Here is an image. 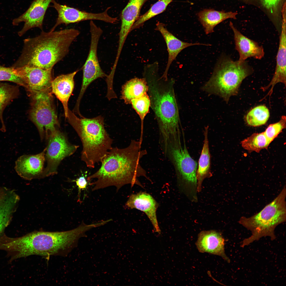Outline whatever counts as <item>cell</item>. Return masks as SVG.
Here are the masks:
<instances>
[{
	"label": "cell",
	"mask_w": 286,
	"mask_h": 286,
	"mask_svg": "<svg viewBox=\"0 0 286 286\" xmlns=\"http://www.w3.org/2000/svg\"><path fill=\"white\" fill-rule=\"evenodd\" d=\"M181 134L169 138L162 150L173 166L180 190L191 202H196L198 164L188 152L184 136L182 143Z\"/></svg>",
	"instance_id": "8"
},
{
	"label": "cell",
	"mask_w": 286,
	"mask_h": 286,
	"mask_svg": "<svg viewBox=\"0 0 286 286\" xmlns=\"http://www.w3.org/2000/svg\"><path fill=\"white\" fill-rule=\"evenodd\" d=\"M286 188L285 186L277 196L261 211L248 217L243 216L239 223L251 232L252 235L241 242L244 247L263 237L269 236L271 240L276 236L275 230L286 220Z\"/></svg>",
	"instance_id": "7"
},
{
	"label": "cell",
	"mask_w": 286,
	"mask_h": 286,
	"mask_svg": "<svg viewBox=\"0 0 286 286\" xmlns=\"http://www.w3.org/2000/svg\"><path fill=\"white\" fill-rule=\"evenodd\" d=\"M196 244L200 252L220 256L230 262L225 253V240L220 233L213 230L202 231L199 234Z\"/></svg>",
	"instance_id": "17"
},
{
	"label": "cell",
	"mask_w": 286,
	"mask_h": 286,
	"mask_svg": "<svg viewBox=\"0 0 286 286\" xmlns=\"http://www.w3.org/2000/svg\"><path fill=\"white\" fill-rule=\"evenodd\" d=\"M46 151V148L39 154L24 155L18 158L15 167L17 174L23 178L29 180L43 178Z\"/></svg>",
	"instance_id": "15"
},
{
	"label": "cell",
	"mask_w": 286,
	"mask_h": 286,
	"mask_svg": "<svg viewBox=\"0 0 286 286\" xmlns=\"http://www.w3.org/2000/svg\"><path fill=\"white\" fill-rule=\"evenodd\" d=\"M55 0H34L27 10L19 17L14 19L12 24L17 25L24 22L23 27L18 32L21 36L29 30L33 28H39L43 30V20L46 11L50 5Z\"/></svg>",
	"instance_id": "14"
},
{
	"label": "cell",
	"mask_w": 286,
	"mask_h": 286,
	"mask_svg": "<svg viewBox=\"0 0 286 286\" xmlns=\"http://www.w3.org/2000/svg\"><path fill=\"white\" fill-rule=\"evenodd\" d=\"M237 14L236 12L205 9L199 12L197 16L205 34H208L213 32L215 27L224 20L229 19H236Z\"/></svg>",
	"instance_id": "24"
},
{
	"label": "cell",
	"mask_w": 286,
	"mask_h": 286,
	"mask_svg": "<svg viewBox=\"0 0 286 286\" xmlns=\"http://www.w3.org/2000/svg\"><path fill=\"white\" fill-rule=\"evenodd\" d=\"M286 18L283 19L279 37V48L277 54L276 65L273 77L270 83L263 88L264 90L271 86L269 93L271 94L274 86L278 83L286 85ZM268 93V94H269Z\"/></svg>",
	"instance_id": "21"
},
{
	"label": "cell",
	"mask_w": 286,
	"mask_h": 286,
	"mask_svg": "<svg viewBox=\"0 0 286 286\" xmlns=\"http://www.w3.org/2000/svg\"><path fill=\"white\" fill-rule=\"evenodd\" d=\"M8 81L23 86L21 79L15 73L14 68L0 65V81Z\"/></svg>",
	"instance_id": "34"
},
{
	"label": "cell",
	"mask_w": 286,
	"mask_h": 286,
	"mask_svg": "<svg viewBox=\"0 0 286 286\" xmlns=\"http://www.w3.org/2000/svg\"><path fill=\"white\" fill-rule=\"evenodd\" d=\"M142 144L139 140H133L125 148L112 147L101 162L99 169L87 178L88 182L96 179L89 184L94 186L92 190L113 186L117 192L128 184L132 187L135 185L142 187L138 178L140 177L148 178L140 162L147 154L146 150L141 148Z\"/></svg>",
	"instance_id": "2"
},
{
	"label": "cell",
	"mask_w": 286,
	"mask_h": 286,
	"mask_svg": "<svg viewBox=\"0 0 286 286\" xmlns=\"http://www.w3.org/2000/svg\"><path fill=\"white\" fill-rule=\"evenodd\" d=\"M66 119L82 142L81 160L88 167L94 168L112 148L113 140L105 128L103 118H79L69 109Z\"/></svg>",
	"instance_id": "5"
},
{
	"label": "cell",
	"mask_w": 286,
	"mask_h": 286,
	"mask_svg": "<svg viewBox=\"0 0 286 286\" xmlns=\"http://www.w3.org/2000/svg\"><path fill=\"white\" fill-rule=\"evenodd\" d=\"M155 30L159 31L163 37L166 44L168 52V56L167 65L165 71L162 76L164 79H168V71L171 65L176 59L178 54L183 49L189 46L194 45L210 46V44H208L199 43H189L182 41L169 31L165 27L164 24L159 21L156 24Z\"/></svg>",
	"instance_id": "19"
},
{
	"label": "cell",
	"mask_w": 286,
	"mask_h": 286,
	"mask_svg": "<svg viewBox=\"0 0 286 286\" xmlns=\"http://www.w3.org/2000/svg\"><path fill=\"white\" fill-rule=\"evenodd\" d=\"M51 7L55 8L58 13L55 24L50 30L53 31L61 24H68L86 20H97L105 22L115 24L118 21L117 17L110 16L108 12L110 7L107 8L104 12L98 13L88 12L79 10L65 5L61 4L55 0L52 3Z\"/></svg>",
	"instance_id": "13"
},
{
	"label": "cell",
	"mask_w": 286,
	"mask_h": 286,
	"mask_svg": "<svg viewBox=\"0 0 286 286\" xmlns=\"http://www.w3.org/2000/svg\"><path fill=\"white\" fill-rule=\"evenodd\" d=\"M253 72L252 67L246 61H235L224 56L219 60L212 76L202 90L227 102L231 96L237 94L242 81Z\"/></svg>",
	"instance_id": "6"
},
{
	"label": "cell",
	"mask_w": 286,
	"mask_h": 286,
	"mask_svg": "<svg viewBox=\"0 0 286 286\" xmlns=\"http://www.w3.org/2000/svg\"><path fill=\"white\" fill-rule=\"evenodd\" d=\"M19 197L12 191H0V235L8 225Z\"/></svg>",
	"instance_id": "25"
},
{
	"label": "cell",
	"mask_w": 286,
	"mask_h": 286,
	"mask_svg": "<svg viewBox=\"0 0 286 286\" xmlns=\"http://www.w3.org/2000/svg\"><path fill=\"white\" fill-rule=\"evenodd\" d=\"M78 70L66 74H62L53 79L51 82L52 93L61 102L66 119L68 116V102L73 90L74 77Z\"/></svg>",
	"instance_id": "23"
},
{
	"label": "cell",
	"mask_w": 286,
	"mask_h": 286,
	"mask_svg": "<svg viewBox=\"0 0 286 286\" xmlns=\"http://www.w3.org/2000/svg\"><path fill=\"white\" fill-rule=\"evenodd\" d=\"M46 140L45 159L47 166L44 168L43 178L57 174L58 167L65 158L73 155L79 146L70 143L66 136L57 128L50 133Z\"/></svg>",
	"instance_id": "10"
},
{
	"label": "cell",
	"mask_w": 286,
	"mask_h": 286,
	"mask_svg": "<svg viewBox=\"0 0 286 286\" xmlns=\"http://www.w3.org/2000/svg\"><path fill=\"white\" fill-rule=\"evenodd\" d=\"M131 104L139 115L141 121V132L140 141L142 142L143 123L145 116L148 113L151 106L149 96L147 93L141 97L132 99Z\"/></svg>",
	"instance_id": "32"
},
{
	"label": "cell",
	"mask_w": 286,
	"mask_h": 286,
	"mask_svg": "<svg viewBox=\"0 0 286 286\" xmlns=\"http://www.w3.org/2000/svg\"><path fill=\"white\" fill-rule=\"evenodd\" d=\"M173 0H159L145 13L140 16L133 24L131 32L139 28L147 20L163 12Z\"/></svg>",
	"instance_id": "30"
},
{
	"label": "cell",
	"mask_w": 286,
	"mask_h": 286,
	"mask_svg": "<svg viewBox=\"0 0 286 286\" xmlns=\"http://www.w3.org/2000/svg\"><path fill=\"white\" fill-rule=\"evenodd\" d=\"M72 181L75 182L78 187V201L79 202L81 190L86 189L88 185V182L84 176L83 175L75 180H73Z\"/></svg>",
	"instance_id": "35"
},
{
	"label": "cell",
	"mask_w": 286,
	"mask_h": 286,
	"mask_svg": "<svg viewBox=\"0 0 286 286\" xmlns=\"http://www.w3.org/2000/svg\"><path fill=\"white\" fill-rule=\"evenodd\" d=\"M80 32L73 28L46 32L24 41L21 53L12 66H28L44 69H52L68 53L73 42Z\"/></svg>",
	"instance_id": "3"
},
{
	"label": "cell",
	"mask_w": 286,
	"mask_h": 286,
	"mask_svg": "<svg viewBox=\"0 0 286 286\" xmlns=\"http://www.w3.org/2000/svg\"><path fill=\"white\" fill-rule=\"evenodd\" d=\"M126 205L131 209H136L144 212L151 223L154 232L161 233L156 215L158 204L151 195L144 192L132 194L129 196Z\"/></svg>",
	"instance_id": "16"
},
{
	"label": "cell",
	"mask_w": 286,
	"mask_h": 286,
	"mask_svg": "<svg viewBox=\"0 0 286 286\" xmlns=\"http://www.w3.org/2000/svg\"><path fill=\"white\" fill-rule=\"evenodd\" d=\"M271 142L263 132L253 134L242 140L241 144L243 148L249 151L259 153L267 149Z\"/></svg>",
	"instance_id": "29"
},
{
	"label": "cell",
	"mask_w": 286,
	"mask_h": 286,
	"mask_svg": "<svg viewBox=\"0 0 286 286\" xmlns=\"http://www.w3.org/2000/svg\"><path fill=\"white\" fill-rule=\"evenodd\" d=\"M149 0H129L120 15L121 24L119 33V43H124L134 23L140 16L141 10L144 3Z\"/></svg>",
	"instance_id": "22"
},
{
	"label": "cell",
	"mask_w": 286,
	"mask_h": 286,
	"mask_svg": "<svg viewBox=\"0 0 286 286\" xmlns=\"http://www.w3.org/2000/svg\"><path fill=\"white\" fill-rule=\"evenodd\" d=\"M13 68L21 79L23 87L30 97L38 93L51 91L52 69H46L28 66Z\"/></svg>",
	"instance_id": "12"
},
{
	"label": "cell",
	"mask_w": 286,
	"mask_h": 286,
	"mask_svg": "<svg viewBox=\"0 0 286 286\" xmlns=\"http://www.w3.org/2000/svg\"><path fill=\"white\" fill-rule=\"evenodd\" d=\"M88 230L87 225L82 222L77 227L67 231H35L16 238L5 234L0 239V249L7 252L10 261L32 255L47 258L53 256H65Z\"/></svg>",
	"instance_id": "1"
},
{
	"label": "cell",
	"mask_w": 286,
	"mask_h": 286,
	"mask_svg": "<svg viewBox=\"0 0 286 286\" xmlns=\"http://www.w3.org/2000/svg\"><path fill=\"white\" fill-rule=\"evenodd\" d=\"M146 80L151 106L156 118L160 146L165 145L170 137L182 132L179 109L175 95L174 81L161 78Z\"/></svg>",
	"instance_id": "4"
},
{
	"label": "cell",
	"mask_w": 286,
	"mask_h": 286,
	"mask_svg": "<svg viewBox=\"0 0 286 286\" xmlns=\"http://www.w3.org/2000/svg\"><path fill=\"white\" fill-rule=\"evenodd\" d=\"M19 92L17 86L0 82V120L2 124L0 130L2 132L6 131L3 119V111L11 101L18 97Z\"/></svg>",
	"instance_id": "28"
},
{
	"label": "cell",
	"mask_w": 286,
	"mask_h": 286,
	"mask_svg": "<svg viewBox=\"0 0 286 286\" xmlns=\"http://www.w3.org/2000/svg\"><path fill=\"white\" fill-rule=\"evenodd\" d=\"M247 4L257 7L271 21L279 33L281 32L283 14L286 9V0H240Z\"/></svg>",
	"instance_id": "20"
},
{
	"label": "cell",
	"mask_w": 286,
	"mask_h": 286,
	"mask_svg": "<svg viewBox=\"0 0 286 286\" xmlns=\"http://www.w3.org/2000/svg\"><path fill=\"white\" fill-rule=\"evenodd\" d=\"M269 117V110L265 106H258L248 112L246 116V121L251 126H259L265 124Z\"/></svg>",
	"instance_id": "31"
},
{
	"label": "cell",
	"mask_w": 286,
	"mask_h": 286,
	"mask_svg": "<svg viewBox=\"0 0 286 286\" xmlns=\"http://www.w3.org/2000/svg\"><path fill=\"white\" fill-rule=\"evenodd\" d=\"M229 25L234 33L235 49L239 55V61L243 62L251 57L260 60L263 57L265 53L262 46L243 34L231 21Z\"/></svg>",
	"instance_id": "18"
},
{
	"label": "cell",
	"mask_w": 286,
	"mask_h": 286,
	"mask_svg": "<svg viewBox=\"0 0 286 286\" xmlns=\"http://www.w3.org/2000/svg\"><path fill=\"white\" fill-rule=\"evenodd\" d=\"M148 87L145 78H135L127 81L122 87L121 99L127 104H131L132 99L147 93Z\"/></svg>",
	"instance_id": "27"
},
{
	"label": "cell",
	"mask_w": 286,
	"mask_h": 286,
	"mask_svg": "<svg viewBox=\"0 0 286 286\" xmlns=\"http://www.w3.org/2000/svg\"><path fill=\"white\" fill-rule=\"evenodd\" d=\"M51 91L38 93L30 97V118L37 127L41 140L60 126L53 104Z\"/></svg>",
	"instance_id": "9"
},
{
	"label": "cell",
	"mask_w": 286,
	"mask_h": 286,
	"mask_svg": "<svg viewBox=\"0 0 286 286\" xmlns=\"http://www.w3.org/2000/svg\"><path fill=\"white\" fill-rule=\"evenodd\" d=\"M285 128L286 117L283 116L279 122L269 125L263 132L271 142Z\"/></svg>",
	"instance_id": "33"
},
{
	"label": "cell",
	"mask_w": 286,
	"mask_h": 286,
	"mask_svg": "<svg viewBox=\"0 0 286 286\" xmlns=\"http://www.w3.org/2000/svg\"><path fill=\"white\" fill-rule=\"evenodd\" d=\"M208 126L206 127L204 131V143L196 172L198 192H200L204 180L212 176L211 169V157L208 140Z\"/></svg>",
	"instance_id": "26"
},
{
	"label": "cell",
	"mask_w": 286,
	"mask_h": 286,
	"mask_svg": "<svg viewBox=\"0 0 286 286\" xmlns=\"http://www.w3.org/2000/svg\"><path fill=\"white\" fill-rule=\"evenodd\" d=\"M91 39L88 54L83 67V79L77 100H81L86 90L92 82L99 78L108 77L101 69L98 60L97 49L99 41L103 31L92 21L90 23Z\"/></svg>",
	"instance_id": "11"
}]
</instances>
